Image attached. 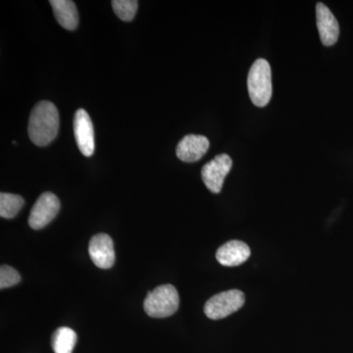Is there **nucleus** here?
Instances as JSON below:
<instances>
[{
    "label": "nucleus",
    "mask_w": 353,
    "mask_h": 353,
    "mask_svg": "<svg viewBox=\"0 0 353 353\" xmlns=\"http://www.w3.org/2000/svg\"><path fill=\"white\" fill-rule=\"evenodd\" d=\"M59 131V113L50 101H41L32 109L30 115L29 132L32 143L46 146L54 141Z\"/></svg>",
    "instance_id": "nucleus-1"
},
{
    "label": "nucleus",
    "mask_w": 353,
    "mask_h": 353,
    "mask_svg": "<svg viewBox=\"0 0 353 353\" xmlns=\"http://www.w3.org/2000/svg\"><path fill=\"white\" fill-rule=\"evenodd\" d=\"M248 94L254 105L264 108L273 94L271 67L267 60L259 58L252 64L248 77Z\"/></svg>",
    "instance_id": "nucleus-2"
},
{
    "label": "nucleus",
    "mask_w": 353,
    "mask_h": 353,
    "mask_svg": "<svg viewBox=\"0 0 353 353\" xmlns=\"http://www.w3.org/2000/svg\"><path fill=\"white\" fill-rule=\"evenodd\" d=\"M179 304L180 299L176 288L172 285H162L148 292L143 308L150 317L166 318L175 314Z\"/></svg>",
    "instance_id": "nucleus-3"
},
{
    "label": "nucleus",
    "mask_w": 353,
    "mask_h": 353,
    "mask_svg": "<svg viewBox=\"0 0 353 353\" xmlns=\"http://www.w3.org/2000/svg\"><path fill=\"white\" fill-rule=\"evenodd\" d=\"M245 301V294L241 290H227L211 297L204 306V313L209 319H223L243 307Z\"/></svg>",
    "instance_id": "nucleus-4"
},
{
    "label": "nucleus",
    "mask_w": 353,
    "mask_h": 353,
    "mask_svg": "<svg viewBox=\"0 0 353 353\" xmlns=\"http://www.w3.org/2000/svg\"><path fill=\"white\" fill-rule=\"evenodd\" d=\"M233 166V160L228 154L217 155L214 159L204 165L201 178L206 188L213 194H219L224 185L225 178Z\"/></svg>",
    "instance_id": "nucleus-5"
},
{
    "label": "nucleus",
    "mask_w": 353,
    "mask_h": 353,
    "mask_svg": "<svg viewBox=\"0 0 353 353\" xmlns=\"http://www.w3.org/2000/svg\"><path fill=\"white\" fill-rule=\"evenodd\" d=\"M59 210L60 201L58 197L52 192H43L30 213V227L34 230L43 229L57 217Z\"/></svg>",
    "instance_id": "nucleus-6"
},
{
    "label": "nucleus",
    "mask_w": 353,
    "mask_h": 353,
    "mask_svg": "<svg viewBox=\"0 0 353 353\" xmlns=\"http://www.w3.org/2000/svg\"><path fill=\"white\" fill-rule=\"evenodd\" d=\"M74 134L77 145L85 157H90L94 152V125L85 109L77 110L74 117Z\"/></svg>",
    "instance_id": "nucleus-7"
},
{
    "label": "nucleus",
    "mask_w": 353,
    "mask_h": 353,
    "mask_svg": "<svg viewBox=\"0 0 353 353\" xmlns=\"http://www.w3.org/2000/svg\"><path fill=\"white\" fill-rule=\"evenodd\" d=\"M88 253L95 266L109 269L115 262L112 239L106 234H95L88 245Z\"/></svg>",
    "instance_id": "nucleus-8"
},
{
    "label": "nucleus",
    "mask_w": 353,
    "mask_h": 353,
    "mask_svg": "<svg viewBox=\"0 0 353 353\" xmlns=\"http://www.w3.org/2000/svg\"><path fill=\"white\" fill-rule=\"evenodd\" d=\"M209 146L210 143L206 137L189 134L183 137L176 145V157L189 163L199 161L208 152Z\"/></svg>",
    "instance_id": "nucleus-9"
},
{
    "label": "nucleus",
    "mask_w": 353,
    "mask_h": 353,
    "mask_svg": "<svg viewBox=\"0 0 353 353\" xmlns=\"http://www.w3.org/2000/svg\"><path fill=\"white\" fill-rule=\"evenodd\" d=\"M317 27L322 43L325 46H334L340 36V26L331 10L322 2L316 6Z\"/></svg>",
    "instance_id": "nucleus-10"
},
{
    "label": "nucleus",
    "mask_w": 353,
    "mask_h": 353,
    "mask_svg": "<svg viewBox=\"0 0 353 353\" xmlns=\"http://www.w3.org/2000/svg\"><path fill=\"white\" fill-rule=\"evenodd\" d=\"M250 246L241 241H230L218 248L216 259L223 266L234 267L250 259Z\"/></svg>",
    "instance_id": "nucleus-11"
},
{
    "label": "nucleus",
    "mask_w": 353,
    "mask_h": 353,
    "mask_svg": "<svg viewBox=\"0 0 353 353\" xmlns=\"http://www.w3.org/2000/svg\"><path fill=\"white\" fill-rule=\"evenodd\" d=\"M53 9L58 24L68 31H74L79 24V14L76 4L71 0H51L50 1Z\"/></svg>",
    "instance_id": "nucleus-12"
},
{
    "label": "nucleus",
    "mask_w": 353,
    "mask_h": 353,
    "mask_svg": "<svg viewBox=\"0 0 353 353\" xmlns=\"http://www.w3.org/2000/svg\"><path fill=\"white\" fill-rule=\"evenodd\" d=\"M77 343V334L68 327H61L54 332L51 340L54 353H72Z\"/></svg>",
    "instance_id": "nucleus-13"
},
{
    "label": "nucleus",
    "mask_w": 353,
    "mask_h": 353,
    "mask_svg": "<svg viewBox=\"0 0 353 353\" xmlns=\"http://www.w3.org/2000/svg\"><path fill=\"white\" fill-rule=\"evenodd\" d=\"M25 201L18 194H0V216L6 219H12L24 206Z\"/></svg>",
    "instance_id": "nucleus-14"
},
{
    "label": "nucleus",
    "mask_w": 353,
    "mask_h": 353,
    "mask_svg": "<svg viewBox=\"0 0 353 353\" xmlns=\"http://www.w3.org/2000/svg\"><path fill=\"white\" fill-rule=\"evenodd\" d=\"M111 4L116 15L125 22L134 19L139 7L136 0H113Z\"/></svg>",
    "instance_id": "nucleus-15"
},
{
    "label": "nucleus",
    "mask_w": 353,
    "mask_h": 353,
    "mask_svg": "<svg viewBox=\"0 0 353 353\" xmlns=\"http://www.w3.org/2000/svg\"><path fill=\"white\" fill-rule=\"evenodd\" d=\"M21 281L20 274L12 267L2 265L0 268V289L13 287L19 284Z\"/></svg>",
    "instance_id": "nucleus-16"
}]
</instances>
